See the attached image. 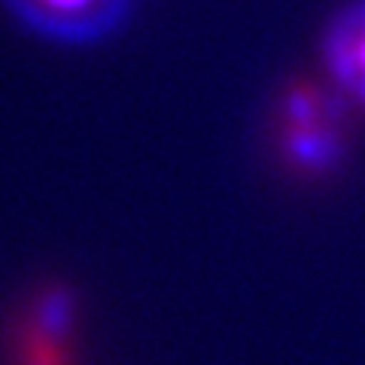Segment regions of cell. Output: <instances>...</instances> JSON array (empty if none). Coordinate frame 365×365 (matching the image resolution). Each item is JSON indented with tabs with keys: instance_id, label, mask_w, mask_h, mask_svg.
I'll list each match as a JSON object with an SVG mask.
<instances>
[{
	"instance_id": "cell-1",
	"label": "cell",
	"mask_w": 365,
	"mask_h": 365,
	"mask_svg": "<svg viewBox=\"0 0 365 365\" xmlns=\"http://www.w3.org/2000/svg\"><path fill=\"white\" fill-rule=\"evenodd\" d=\"M6 13L43 40L86 46L110 37L134 0H4Z\"/></svg>"
},
{
	"instance_id": "cell-2",
	"label": "cell",
	"mask_w": 365,
	"mask_h": 365,
	"mask_svg": "<svg viewBox=\"0 0 365 365\" xmlns=\"http://www.w3.org/2000/svg\"><path fill=\"white\" fill-rule=\"evenodd\" d=\"M323 58L347 95L365 101V0L344 6L323 37Z\"/></svg>"
},
{
	"instance_id": "cell-3",
	"label": "cell",
	"mask_w": 365,
	"mask_h": 365,
	"mask_svg": "<svg viewBox=\"0 0 365 365\" xmlns=\"http://www.w3.org/2000/svg\"><path fill=\"white\" fill-rule=\"evenodd\" d=\"M55 341H58V332H52V329L31 332V338H28V365H64Z\"/></svg>"
}]
</instances>
